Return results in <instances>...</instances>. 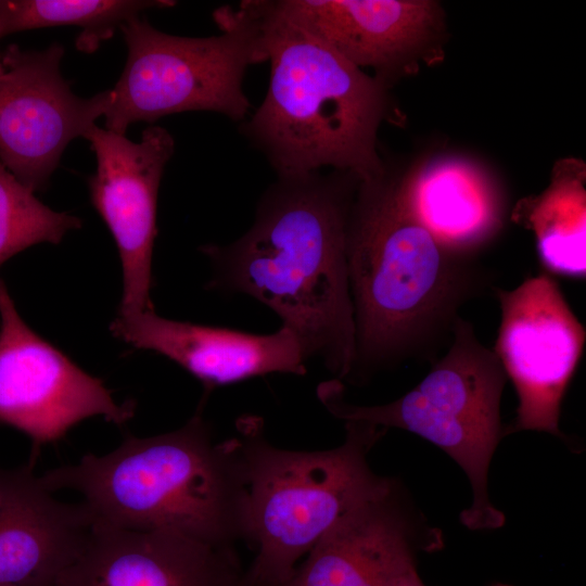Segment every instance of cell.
<instances>
[{
	"label": "cell",
	"instance_id": "cell-18",
	"mask_svg": "<svg viewBox=\"0 0 586 586\" xmlns=\"http://www.w3.org/2000/svg\"><path fill=\"white\" fill-rule=\"evenodd\" d=\"M511 218L533 231L547 273L586 276L585 168L575 160L557 164L548 187L520 200Z\"/></svg>",
	"mask_w": 586,
	"mask_h": 586
},
{
	"label": "cell",
	"instance_id": "cell-9",
	"mask_svg": "<svg viewBox=\"0 0 586 586\" xmlns=\"http://www.w3.org/2000/svg\"><path fill=\"white\" fill-rule=\"evenodd\" d=\"M135 403H117L103 381L34 332L0 286V423L25 433L34 454L85 419L123 425Z\"/></svg>",
	"mask_w": 586,
	"mask_h": 586
},
{
	"label": "cell",
	"instance_id": "cell-17",
	"mask_svg": "<svg viewBox=\"0 0 586 586\" xmlns=\"http://www.w3.org/2000/svg\"><path fill=\"white\" fill-rule=\"evenodd\" d=\"M413 528L395 487L340 520L282 586H387L386 561Z\"/></svg>",
	"mask_w": 586,
	"mask_h": 586
},
{
	"label": "cell",
	"instance_id": "cell-6",
	"mask_svg": "<svg viewBox=\"0 0 586 586\" xmlns=\"http://www.w3.org/2000/svg\"><path fill=\"white\" fill-rule=\"evenodd\" d=\"M507 377L493 349L458 316L446 354L408 393L387 404L359 406L343 398L342 381L322 382L317 395L328 411L345 421L406 430L444 450L467 474L472 505L460 513L469 530H494L505 515L488 497L489 463L506 435L500 399Z\"/></svg>",
	"mask_w": 586,
	"mask_h": 586
},
{
	"label": "cell",
	"instance_id": "cell-7",
	"mask_svg": "<svg viewBox=\"0 0 586 586\" xmlns=\"http://www.w3.org/2000/svg\"><path fill=\"white\" fill-rule=\"evenodd\" d=\"M213 15L221 34L211 37L169 35L141 15L119 27L127 60L111 89L105 129L125 135L133 123L188 111L245 118L251 107L243 90L246 69L266 61L259 29L241 3Z\"/></svg>",
	"mask_w": 586,
	"mask_h": 586
},
{
	"label": "cell",
	"instance_id": "cell-1",
	"mask_svg": "<svg viewBox=\"0 0 586 586\" xmlns=\"http://www.w3.org/2000/svg\"><path fill=\"white\" fill-rule=\"evenodd\" d=\"M360 180L351 173L278 177L253 226L228 245L207 244L209 288L247 294L273 310L308 358L348 380L356 330L348 273V221Z\"/></svg>",
	"mask_w": 586,
	"mask_h": 586
},
{
	"label": "cell",
	"instance_id": "cell-8",
	"mask_svg": "<svg viewBox=\"0 0 586 586\" xmlns=\"http://www.w3.org/2000/svg\"><path fill=\"white\" fill-rule=\"evenodd\" d=\"M494 291L501 316L493 352L519 400L505 433L539 431L563 437L561 404L583 355L585 327L547 272L512 290Z\"/></svg>",
	"mask_w": 586,
	"mask_h": 586
},
{
	"label": "cell",
	"instance_id": "cell-16",
	"mask_svg": "<svg viewBox=\"0 0 586 586\" xmlns=\"http://www.w3.org/2000/svg\"><path fill=\"white\" fill-rule=\"evenodd\" d=\"M391 180L410 216L457 257L473 259L504 227L506 195L472 161L441 156Z\"/></svg>",
	"mask_w": 586,
	"mask_h": 586
},
{
	"label": "cell",
	"instance_id": "cell-13",
	"mask_svg": "<svg viewBox=\"0 0 586 586\" xmlns=\"http://www.w3.org/2000/svg\"><path fill=\"white\" fill-rule=\"evenodd\" d=\"M241 574L233 549L173 532L94 521L85 546L54 586H226Z\"/></svg>",
	"mask_w": 586,
	"mask_h": 586
},
{
	"label": "cell",
	"instance_id": "cell-2",
	"mask_svg": "<svg viewBox=\"0 0 586 586\" xmlns=\"http://www.w3.org/2000/svg\"><path fill=\"white\" fill-rule=\"evenodd\" d=\"M356 330L349 381L407 359L435 361L460 307L494 290V275L446 252L404 208L392 180L359 182L348 221Z\"/></svg>",
	"mask_w": 586,
	"mask_h": 586
},
{
	"label": "cell",
	"instance_id": "cell-14",
	"mask_svg": "<svg viewBox=\"0 0 586 586\" xmlns=\"http://www.w3.org/2000/svg\"><path fill=\"white\" fill-rule=\"evenodd\" d=\"M111 332L123 342L175 361L205 391L269 373H306L307 357L296 335L281 327L271 334L166 319L148 310L116 316Z\"/></svg>",
	"mask_w": 586,
	"mask_h": 586
},
{
	"label": "cell",
	"instance_id": "cell-24",
	"mask_svg": "<svg viewBox=\"0 0 586 586\" xmlns=\"http://www.w3.org/2000/svg\"><path fill=\"white\" fill-rule=\"evenodd\" d=\"M0 586H5V585H0Z\"/></svg>",
	"mask_w": 586,
	"mask_h": 586
},
{
	"label": "cell",
	"instance_id": "cell-3",
	"mask_svg": "<svg viewBox=\"0 0 586 586\" xmlns=\"http://www.w3.org/2000/svg\"><path fill=\"white\" fill-rule=\"evenodd\" d=\"M202 407L181 428L150 437L128 434L114 450L40 475L54 493L71 489L94 521L166 531L218 549L247 535L249 492L237 437L215 443Z\"/></svg>",
	"mask_w": 586,
	"mask_h": 586
},
{
	"label": "cell",
	"instance_id": "cell-20",
	"mask_svg": "<svg viewBox=\"0 0 586 586\" xmlns=\"http://www.w3.org/2000/svg\"><path fill=\"white\" fill-rule=\"evenodd\" d=\"M80 227V218L44 205L0 161V267L35 244H58Z\"/></svg>",
	"mask_w": 586,
	"mask_h": 586
},
{
	"label": "cell",
	"instance_id": "cell-12",
	"mask_svg": "<svg viewBox=\"0 0 586 586\" xmlns=\"http://www.w3.org/2000/svg\"><path fill=\"white\" fill-rule=\"evenodd\" d=\"M271 7L387 86L425 60L443 29L429 0H269Z\"/></svg>",
	"mask_w": 586,
	"mask_h": 586
},
{
	"label": "cell",
	"instance_id": "cell-5",
	"mask_svg": "<svg viewBox=\"0 0 586 586\" xmlns=\"http://www.w3.org/2000/svg\"><path fill=\"white\" fill-rule=\"evenodd\" d=\"M345 440L327 450H290L271 445L263 421H238L249 492L246 540L256 557L246 578L253 586H282L297 562L345 515L383 497L393 480L377 475L367 456L387 429L345 421Z\"/></svg>",
	"mask_w": 586,
	"mask_h": 586
},
{
	"label": "cell",
	"instance_id": "cell-11",
	"mask_svg": "<svg viewBox=\"0 0 586 586\" xmlns=\"http://www.w3.org/2000/svg\"><path fill=\"white\" fill-rule=\"evenodd\" d=\"M95 154L90 200L111 231L122 262L123 296L118 316L153 310L152 255L156 204L165 167L175 151L173 136L149 126L140 141L97 124L84 136Z\"/></svg>",
	"mask_w": 586,
	"mask_h": 586
},
{
	"label": "cell",
	"instance_id": "cell-19",
	"mask_svg": "<svg viewBox=\"0 0 586 586\" xmlns=\"http://www.w3.org/2000/svg\"><path fill=\"white\" fill-rule=\"evenodd\" d=\"M175 4L170 0H0V39L17 31L77 26V49L92 53L127 21Z\"/></svg>",
	"mask_w": 586,
	"mask_h": 586
},
{
	"label": "cell",
	"instance_id": "cell-4",
	"mask_svg": "<svg viewBox=\"0 0 586 586\" xmlns=\"http://www.w3.org/2000/svg\"><path fill=\"white\" fill-rule=\"evenodd\" d=\"M241 3L254 17L270 62L265 99L242 124V133L278 177L324 167L361 182L383 177L377 137L388 117V86L277 12L269 0Z\"/></svg>",
	"mask_w": 586,
	"mask_h": 586
},
{
	"label": "cell",
	"instance_id": "cell-21",
	"mask_svg": "<svg viewBox=\"0 0 586 586\" xmlns=\"http://www.w3.org/2000/svg\"><path fill=\"white\" fill-rule=\"evenodd\" d=\"M413 546L415 540L404 542L391 553L385 565L387 586H425L417 570ZM488 586L513 585L498 582Z\"/></svg>",
	"mask_w": 586,
	"mask_h": 586
},
{
	"label": "cell",
	"instance_id": "cell-22",
	"mask_svg": "<svg viewBox=\"0 0 586 586\" xmlns=\"http://www.w3.org/2000/svg\"><path fill=\"white\" fill-rule=\"evenodd\" d=\"M226 586H253V585L249 582L245 574H241L238 578L230 582Z\"/></svg>",
	"mask_w": 586,
	"mask_h": 586
},
{
	"label": "cell",
	"instance_id": "cell-23",
	"mask_svg": "<svg viewBox=\"0 0 586 586\" xmlns=\"http://www.w3.org/2000/svg\"><path fill=\"white\" fill-rule=\"evenodd\" d=\"M4 72V66L2 64V59H1V55H0V75Z\"/></svg>",
	"mask_w": 586,
	"mask_h": 586
},
{
	"label": "cell",
	"instance_id": "cell-10",
	"mask_svg": "<svg viewBox=\"0 0 586 586\" xmlns=\"http://www.w3.org/2000/svg\"><path fill=\"white\" fill-rule=\"evenodd\" d=\"M64 48L10 46L1 56L0 161L34 192L44 188L68 143L86 135L112 102V90L76 95L61 73Z\"/></svg>",
	"mask_w": 586,
	"mask_h": 586
},
{
	"label": "cell",
	"instance_id": "cell-15",
	"mask_svg": "<svg viewBox=\"0 0 586 586\" xmlns=\"http://www.w3.org/2000/svg\"><path fill=\"white\" fill-rule=\"evenodd\" d=\"M93 523L82 501L53 497L35 475L34 462L0 470V585L54 586Z\"/></svg>",
	"mask_w": 586,
	"mask_h": 586
}]
</instances>
